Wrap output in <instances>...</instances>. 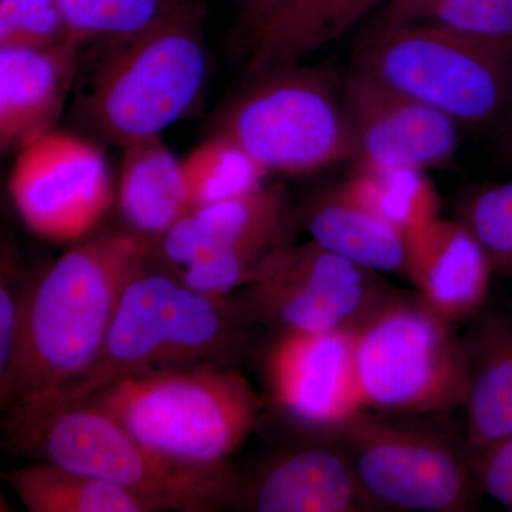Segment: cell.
<instances>
[{
	"label": "cell",
	"mask_w": 512,
	"mask_h": 512,
	"mask_svg": "<svg viewBox=\"0 0 512 512\" xmlns=\"http://www.w3.org/2000/svg\"><path fill=\"white\" fill-rule=\"evenodd\" d=\"M156 258L154 238L103 235L64 252L33 281L15 353L0 375L6 414L42 402L92 365L124 289Z\"/></svg>",
	"instance_id": "6da1fadb"
},
{
	"label": "cell",
	"mask_w": 512,
	"mask_h": 512,
	"mask_svg": "<svg viewBox=\"0 0 512 512\" xmlns=\"http://www.w3.org/2000/svg\"><path fill=\"white\" fill-rule=\"evenodd\" d=\"M151 266L124 289L92 365L42 402L8 413L9 419L82 403L140 373L201 363L234 366L247 349L252 325L239 299L194 291L177 275Z\"/></svg>",
	"instance_id": "7a4b0ae2"
},
{
	"label": "cell",
	"mask_w": 512,
	"mask_h": 512,
	"mask_svg": "<svg viewBox=\"0 0 512 512\" xmlns=\"http://www.w3.org/2000/svg\"><path fill=\"white\" fill-rule=\"evenodd\" d=\"M12 446L56 466L123 488L157 511L242 507L245 478L227 463L190 464L151 450L89 404L6 420Z\"/></svg>",
	"instance_id": "3957f363"
},
{
	"label": "cell",
	"mask_w": 512,
	"mask_h": 512,
	"mask_svg": "<svg viewBox=\"0 0 512 512\" xmlns=\"http://www.w3.org/2000/svg\"><path fill=\"white\" fill-rule=\"evenodd\" d=\"M82 403L109 414L151 450L190 464L227 463L261 413L248 380L218 363L126 377Z\"/></svg>",
	"instance_id": "277c9868"
},
{
	"label": "cell",
	"mask_w": 512,
	"mask_h": 512,
	"mask_svg": "<svg viewBox=\"0 0 512 512\" xmlns=\"http://www.w3.org/2000/svg\"><path fill=\"white\" fill-rule=\"evenodd\" d=\"M205 16L207 3L197 0L143 35L110 47L79 101V119L116 146L163 137L204 90Z\"/></svg>",
	"instance_id": "5b68a950"
},
{
	"label": "cell",
	"mask_w": 512,
	"mask_h": 512,
	"mask_svg": "<svg viewBox=\"0 0 512 512\" xmlns=\"http://www.w3.org/2000/svg\"><path fill=\"white\" fill-rule=\"evenodd\" d=\"M247 77L212 133L238 144L266 174L303 177L352 160V124L335 73L292 60Z\"/></svg>",
	"instance_id": "8992f818"
},
{
	"label": "cell",
	"mask_w": 512,
	"mask_h": 512,
	"mask_svg": "<svg viewBox=\"0 0 512 512\" xmlns=\"http://www.w3.org/2000/svg\"><path fill=\"white\" fill-rule=\"evenodd\" d=\"M355 367L363 407L372 412L444 416L466 400L463 335L417 293H394L356 329Z\"/></svg>",
	"instance_id": "52a82bcc"
},
{
	"label": "cell",
	"mask_w": 512,
	"mask_h": 512,
	"mask_svg": "<svg viewBox=\"0 0 512 512\" xmlns=\"http://www.w3.org/2000/svg\"><path fill=\"white\" fill-rule=\"evenodd\" d=\"M353 67L460 126L500 128L512 111V52L436 26L372 28Z\"/></svg>",
	"instance_id": "ba28073f"
},
{
	"label": "cell",
	"mask_w": 512,
	"mask_h": 512,
	"mask_svg": "<svg viewBox=\"0 0 512 512\" xmlns=\"http://www.w3.org/2000/svg\"><path fill=\"white\" fill-rule=\"evenodd\" d=\"M362 409L328 437L338 440L377 510L467 512L483 494L464 436L419 420Z\"/></svg>",
	"instance_id": "9c48e42d"
},
{
	"label": "cell",
	"mask_w": 512,
	"mask_h": 512,
	"mask_svg": "<svg viewBox=\"0 0 512 512\" xmlns=\"http://www.w3.org/2000/svg\"><path fill=\"white\" fill-rule=\"evenodd\" d=\"M382 274L315 241L285 244L266 259L239 302L252 325L279 332L356 330L396 293Z\"/></svg>",
	"instance_id": "30bf717a"
},
{
	"label": "cell",
	"mask_w": 512,
	"mask_h": 512,
	"mask_svg": "<svg viewBox=\"0 0 512 512\" xmlns=\"http://www.w3.org/2000/svg\"><path fill=\"white\" fill-rule=\"evenodd\" d=\"M9 192L26 227L56 242L86 237L113 204L104 151L66 131H49L20 148Z\"/></svg>",
	"instance_id": "8fae6325"
},
{
	"label": "cell",
	"mask_w": 512,
	"mask_h": 512,
	"mask_svg": "<svg viewBox=\"0 0 512 512\" xmlns=\"http://www.w3.org/2000/svg\"><path fill=\"white\" fill-rule=\"evenodd\" d=\"M342 80L356 168L424 173L454 160L461 127L456 121L394 92L356 67Z\"/></svg>",
	"instance_id": "7c38bea8"
},
{
	"label": "cell",
	"mask_w": 512,
	"mask_h": 512,
	"mask_svg": "<svg viewBox=\"0 0 512 512\" xmlns=\"http://www.w3.org/2000/svg\"><path fill=\"white\" fill-rule=\"evenodd\" d=\"M355 332H282L271 346L266 384L293 423L330 436L365 409L357 386Z\"/></svg>",
	"instance_id": "4fadbf2b"
},
{
	"label": "cell",
	"mask_w": 512,
	"mask_h": 512,
	"mask_svg": "<svg viewBox=\"0 0 512 512\" xmlns=\"http://www.w3.org/2000/svg\"><path fill=\"white\" fill-rule=\"evenodd\" d=\"M289 448L245 478L242 507L255 512L377 511L338 440Z\"/></svg>",
	"instance_id": "5bb4252c"
},
{
	"label": "cell",
	"mask_w": 512,
	"mask_h": 512,
	"mask_svg": "<svg viewBox=\"0 0 512 512\" xmlns=\"http://www.w3.org/2000/svg\"><path fill=\"white\" fill-rule=\"evenodd\" d=\"M493 264L463 221L427 222L407 234L406 276L417 295L450 322H470L485 308Z\"/></svg>",
	"instance_id": "9a60e30c"
},
{
	"label": "cell",
	"mask_w": 512,
	"mask_h": 512,
	"mask_svg": "<svg viewBox=\"0 0 512 512\" xmlns=\"http://www.w3.org/2000/svg\"><path fill=\"white\" fill-rule=\"evenodd\" d=\"M288 202L278 187L192 207L156 239V256L183 269L215 252L288 244Z\"/></svg>",
	"instance_id": "2e32d148"
},
{
	"label": "cell",
	"mask_w": 512,
	"mask_h": 512,
	"mask_svg": "<svg viewBox=\"0 0 512 512\" xmlns=\"http://www.w3.org/2000/svg\"><path fill=\"white\" fill-rule=\"evenodd\" d=\"M80 46L0 47V146L3 153L55 130L72 92Z\"/></svg>",
	"instance_id": "e0dca14e"
},
{
	"label": "cell",
	"mask_w": 512,
	"mask_h": 512,
	"mask_svg": "<svg viewBox=\"0 0 512 512\" xmlns=\"http://www.w3.org/2000/svg\"><path fill=\"white\" fill-rule=\"evenodd\" d=\"M463 335L468 362V451L512 436V313L483 309Z\"/></svg>",
	"instance_id": "ac0fdd59"
},
{
	"label": "cell",
	"mask_w": 512,
	"mask_h": 512,
	"mask_svg": "<svg viewBox=\"0 0 512 512\" xmlns=\"http://www.w3.org/2000/svg\"><path fill=\"white\" fill-rule=\"evenodd\" d=\"M312 241L379 274H406L407 234L336 185L309 205Z\"/></svg>",
	"instance_id": "d6986e66"
},
{
	"label": "cell",
	"mask_w": 512,
	"mask_h": 512,
	"mask_svg": "<svg viewBox=\"0 0 512 512\" xmlns=\"http://www.w3.org/2000/svg\"><path fill=\"white\" fill-rule=\"evenodd\" d=\"M390 0H295L245 42L252 74L272 64L301 60L335 42Z\"/></svg>",
	"instance_id": "ffe728a7"
},
{
	"label": "cell",
	"mask_w": 512,
	"mask_h": 512,
	"mask_svg": "<svg viewBox=\"0 0 512 512\" xmlns=\"http://www.w3.org/2000/svg\"><path fill=\"white\" fill-rule=\"evenodd\" d=\"M119 205L131 231L160 238L190 210L181 160L163 137L123 147Z\"/></svg>",
	"instance_id": "44dd1931"
},
{
	"label": "cell",
	"mask_w": 512,
	"mask_h": 512,
	"mask_svg": "<svg viewBox=\"0 0 512 512\" xmlns=\"http://www.w3.org/2000/svg\"><path fill=\"white\" fill-rule=\"evenodd\" d=\"M3 478L30 512H157L123 488L47 461L9 471Z\"/></svg>",
	"instance_id": "7402d4cb"
},
{
	"label": "cell",
	"mask_w": 512,
	"mask_h": 512,
	"mask_svg": "<svg viewBox=\"0 0 512 512\" xmlns=\"http://www.w3.org/2000/svg\"><path fill=\"white\" fill-rule=\"evenodd\" d=\"M436 26L512 52V0H390L373 28Z\"/></svg>",
	"instance_id": "603a6c76"
},
{
	"label": "cell",
	"mask_w": 512,
	"mask_h": 512,
	"mask_svg": "<svg viewBox=\"0 0 512 512\" xmlns=\"http://www.w3.org/2000/svg\"><path fill=\"white\" fill-rule=\"evenodd\" d=\"M197 0H59L79 46L123 45Z\"/></svg>",
	"instance_id": "cb8c5ba5"
},
{
	"label": "cell",
	"mask_w": 512,
	"mask_h": 512,
	"mask_svg": "<svg viewBox=\"0 0 512 512\" xmlns=\"http://www.w3.org/2000/svg\"><path fill=\"white\" fill-rule=\"evenodd\" d=\"M181 171L191 208L258 190L268 175L238 144L218 133L181 160Z\"/></svg>",
	"instance_id": "d4e9b609"
},
{
	"label": "cell",
	"mask_w": 512,
	"mask_h": 512,
	"mask_svg": "<svg viewBox=\"0 0 512 512\" xmlns=\"http://www.w3.org/2000/svg\"><path fill=\"white\" fill-rule=\"evenodd\" d=\"M353 200L409 234L440 217V198L424 173L359 170L339 184Z\"/></svg>",
	"instance_id": "484cf974"
},
{
	"label": "cell",
	"mask_w": 512,
	"mask_h": 512,
	"mask_svg": "<svg viewBox=\"0 0 512 512\" xmlns=\"http://www.w3.org/2000/svg\"><path fill=\"white\" fill-rule=\"evenodd\" d=\"M458 220L483 245L494 274L512 281V181L474 191L461 204Z\"/></svg>",
	"instance_id": "4316f807"
},
{
	"label": "cell",
	"mask_w": 512,
	"mask_h": 512,
	"mask_svg": "<svg viewBox=\"0 0 512 512\" xmlns=\"http://www.w3.org/2000/svg\"><path fill=\"white\" fill-rule=\"evenodd\" d=\"M73 42L59 0H0V47Z\"/></svg>",
	"instance_id": "83f0119b"
},
{
	"label": "cell",
	"mask_w": 512,
	"mask_h": 512,
	"mask_svg": "<svg viewBox=\"0 0 512 512\" xmlns=\"http://www.w3.org/2000/svg\"><path fill=\"white\" fill-rule=\"evenodd\" d=\"M278 248H234L215 252L178 269V275H175L194 291L205 295L228 296L235 289L251 285L268 256Z\"/></svg>",
	"instance_id": "f1b7e54d"
},
{
	"label": "cell",
	"mask_w": 512,
	"mask_h": 512,
	"mask_svg": "<svg viewBox=\"0 0 512 512\" xmlns=\"http://www.w3.org/2000/svg\"><path fill=\"white\" fill-rule=\"evenodd\" d=\"M33 281L20 272L18 264L10 261L9 256L3 255L0 271V375L8 370L15 353Z\"/></svg>",
	"instance_id": "f546056e"
},
{
	"label": "cell",
	"mask_w": 512,
	"mask_h": 512,
	"mask_svg": "<svg viewBox=\"0 0 512 512\" xmlns=\"http://www.w3.org/2000/svg\"><path fill=\"white\" fill-rule=\"evenodd\" d=\"M470 461L481 491L512 511V436L470 451Z\"/></svg>",
	"instance_id": "4dcf8cb0"
},
{
	"label": "cell",
	"mask_w": 512,
	"mask_h": 512,
	"mask_svg": "<svg viewBox=\"0 0 512 512\" xmlns=\"http://www.w3.org/2000/svg\"><path fill=\"white\" fill-rule=\"evenodd\" d=\"M293 2L295 0H238L239 19L235 29L238 40L245 45L256 30Z\"/></svg>",
	"instance_id": "1f68e13d"
},
{
	"label": "cell",
	"mask_w": 512,
	"mask_h": 512,
	"mask_svg": "<svg viewBox=\"0 0 512 512\" xmlns=\"http://www.w3.org/2000/svg\"><path fill=\"white\" fill-rule=\"evenodd\" d=\"M500 128V146H498V150H500L501 156L505 160L512 163V111Z\"/></svg>",
	"instance_id": "d6a6232c"
}]
</instances>
